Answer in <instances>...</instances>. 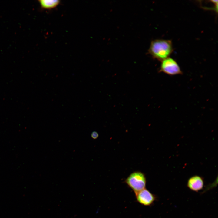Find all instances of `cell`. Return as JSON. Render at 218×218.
Instances as JSON below:
<instances>
[{
    "label": "cell",
    "instance_id": "6",
    "mask_svg": "<svg viewBox=\"0 0 218 218\" xmlns=\"http://www.w3.org/2000/svg\"><path fill=\"white\" fill-rule=\"evenodd\" d=\"M42 8L45 9H51L57 6L59 3L58 0H41L39 1Z\"/></svg>",
    "mask_w": 218,
    "mask_h": 218
},
{
    "label": "cell",
    "instance_id": "5",
    "mask_svg": "<svg viewBox=\"0 0 218 218\" xmlns=\"http://www.w3.org/2000/svg\"><path fill=\"white\" fill-rule=\"evenodd\" d=\"M204 184L203 180L202 177L195 175L189 179L187 182V186L191 190L198 192L203 188Z\"/></svg>",
    "mask_w": 218,
    "mask_h": 218
},
{
    "label": "cell",
    "instance_id": "7",
    "mask_svg": "<svg viewBox=\"0 0 218 218\" xmlns=\"http://www.w3.org/2000/svg\"><path fill=\"white\" fill-rule=\"evenodd\" d=\"M91 136L93 139H96L98 137L99 134L96 131H94L91 133Z\"/></svg>",
    "mask_w": 218,
    "mask_h": 218
},
{
    "label": "cell",
    "instance_id": "3",
    "mask_svg": "<svg viewBox=\"0 0 218 218\" xmlns=\"http://www.w3.org/2000/svg\"><path fill=\"white\" fill-rule=\"evenodd\" d=\"M160 71L170 75L181 74L182 73L177 62L170 57L162 61Z\"/></svg>",
    "mask_w": 218,
    "mask_h": 218
},
{
    "label": "cell",
    "instance_id": "1",
    "mask_svg": "<svg viewBox=\"0 0 218 218\" xmlns=\"http://www.w3.org/2000/svg\"><path fill=\"white\" fill-rule=\"evenodd\" d=\"M173 50L171 40L159 39L151 42L148 52L153 58L162 61L169 57Z\"/></svg>",
    "mask_w": 218,
    "mask_h": 218
},
{
    "label": "cell",
    "instance_id": "4",
    "mask_svg": "<svg viewBox=\"0 0 218 218\" xmlns=\"http://www.w3.org/2000/svg\"><path fill=\"white\" fill-rule=\"evenodd\" d=\"M135 194L137 201L139 203L145 206L151 205L156 198L154 194L146 188Z\"/></svg>",
    "mask_w": 218,
    "mask_h": 218
},
{
    "label": "cell",
    "instance_id": "2",
    "mask_svg": "<svg viewBox=\"0 0 218 218\" xmlns=\"http://www.w3.org/2000/svg\"><path fill=\"white\" fill-rule=\"evenodd\" d=\"M124 182L136 193L145 188L146 179L143 173L137 171L131 173Z\"/></svg>",
    "mask_w": 218,
    "mask_h": 218
}]
</instances>
